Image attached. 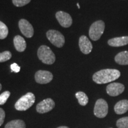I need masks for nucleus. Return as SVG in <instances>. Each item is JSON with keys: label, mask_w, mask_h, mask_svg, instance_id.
I'll list each match as a JSON object with an SVG mask.
<instances>
[{"label": "nucleus", "mask_w": 128, "mask_h": 128, "mask_svg": "<svg viewBox=\"0 0 128 128\" xmlns=\"http://www.w3.org/2000/svg\"><path fill=\"white\" fill-rule=\"evenodd\" d=\"M18 26L22 33L26 38H30L34 34V29L33 26L28 20L22 19L19 21Z\"/></svg>", "instance_id": "obj_8"}, {"label": "nucleus", "mask_w": 128, "mask_h": 128, "mask_svg": "<svg viewBox=\"0 0 128 128\" xmlns=\"http://www.w3.org/2000/svg\"><path fill=\"white\" fill-rule=\"evenodd\" d=\"M35 80L38 83L42 84H48L53 79V75L50 72L40 70L35 74Z\"/></svg>", "instance_id": "obj_9"}, {"label": "nucleus", "mask_w": 128, "mask_h": 128, "mask_svg": "<svg viewBox=\"0 0 128 128\" xmlns=\"http://www.w3.org/2000/svg\"><path fill=\"white\" fill-rule=\"evenodd\" d=\"M31 0H12V3L16 7H23L28 4Z\"/></svg>", "instance_id": "obj_23"}, {"label": "nucleus", "mask_w": 128, "mask_h": 128, "mask_svg": "<svg viewBox=\"0 0 128 128\" xmlns=\"http://www.w3.org/2000/svg\"><path fill=\"white\" fill-rule=\"evenodd\" d=\"M114 60L117 64L120 65H128V51L119 52L115 56Z\"/></svg>", "instance_id": "obj_16"}, {"label": "nucleus", "mask_w": 128, "mask_h": 128, "mask_svg": "<svg viewBox=\"0 0 128 128\" xmlns=\"http://www.w3.org/2000/svg\"><path fill=\"white\" fill-rule=\"evenodd\" d=\"M10 96V92L6 91L0 95V105H3L6 103L8 98Z\"/></svg>", "instance_id": "obj_22"}, {"label": "nucleus", "mask_w": 128, "mask_h": 128, "mask_svg": "<svg viewBox=\"0 0 128 128\" xmlns=\"http://www.w3.org/2000/svg\"><path fill=\"white\" fill-rule=\"evenodd\" d=\"M5 128H26V124L22 120H14L7 123Z\"/></svg>", "instance_id": "obj_17"}, {"label": "nucleus", "mask_w": 128, "mask_h": 128, "mask_svg": "<svg viewBox=\"0 0 128 128\" xmlns=\"http://www.w3.org/2000/svg\"><path fill=\"white\" fill-rule=\"evenodd\" d=\"M57 128H70L67 127V126H60V127H58Z\"/></svg>", "instance_id": "obj_26"}, {"label": "nucleus", "mask_w": 128, "mask_h": 128, "mask_svg": "<svg viewBox=\"0 0 128 128\" xmlns=\"http://www.w3.org/2000/svg\"><path fill=\"white\" fill-rule=\"evenodd\" d=\"M35 102V96L32 92H28L22 96L15 104V108L18 111H26L33 105Z\"/></svg>", "instance_id": "obj_3"}, {"label": "nucleus", "mask_w": 128, "mask_h": 128, "mask_svg": "<svg viewBox=\"0 0 128 128\" xmlns=\"http://www.w3.org/2000/svg\"><path fill=\"white\" fill-rule=\"evenodd\" d=\"M56 18L59 23L64 28L70 27L72 24V18L70 14L64 12H58L56 14Z\"/></svg>", "instance_id": "obj_11"}, {"label": "nucleus", "mask_w": 128, "mask_h": 128, "mask_svg": "<svg viewBox=\"0 0 128 128\" xmlns=\"http://www.w3.org/2000/svg\"><path fill=\"white\" fill-rule=\"evenodd\" d=\"M5 117H6V113H5L4 110L2 108H0V126L4 123Z\"/></svg>", "instance_id": "obj_25"}, {"label": "nucleus", "mask_w": 128, "mask_h": 128, "mask_svg": "<svg viewBox=\"0 0 128 128\" xmlns=\"http://www.w3.org/2000/svg\"><path fill=\"white\" fill-rule=\"evenodd\" d=\"M38 56L40 60L43 63L51 65L55 61V55L50 48L47 46L42 45L39 48L38 51Z\"/></svg>", "instance_id": "obj_2"}, {"label": "nucleus", "mask_w": 128, "mask_h": 128, "mask_svg": "<svg viewBox=\"0 0 128 128\" xmlns=\"http://www.w3.org/2000/svg\"><path fill=\"white\" fill-rule=\"evenodd\" d=\"M115 113L118 114H122L128 110V100H122L119 101L114 106Z\"/></svg>", "instance_id": "obj_14"}, {"label": "nucleus", "mask_w": 128, "mask_h": 128, "mask_svg": "<svg viewBox=\"0 0 128 128\" xmlns=\"http://www.w3.org/2000/svg\"><path fill=\"white\" fill-rule=\"evenodd\" d=\"M105 29V23L103 21L98 20L91 25L89 29V36L90 39L97 41L100 39Z\"/></svg>", "instance_id": "obj_4"}, {"label": "nucleus", "mask_w": 128, "mask_h": 128, "mask_svg": "<svg viewBox=\"0 0 128 128\" xmlns=\"http://www.w3.org/2000/svg\"><path fill=\"white\" fill-rule=\"evenodd\" d=\"M108 104L104 99L100 98L97 100L94 108V113L98 118H104L108 113Z\"/></svg>", "instance_id": "obj_6"}, {"label": "nucleus", "mask_w": 128, "mask_h": 128, "mask_svg": "<svg viewBox=\"0 0 128 128\" xmlns=\"http://www.w3.org/2000/svg\"><path fill=\"white\" fill-rule=\"evenodd\" d=\"M12 54L10 51H4L0 53V62H4L10 60Z\"/></svg>", "instance_id": "obj_21"}, {"label": "nucleus", "mask_w": 128, "mask_h": 128, "mask_svg": "<svg viewBox=\"0 0 128 128\" xmlns=\"http://www.w3.org/2000/svg\"><path fill=\"white\" fill-rule=\"evenodd\" d=\"M124 86L121 83L113 82L108 84L106 87V92L108 95L115 97L120 95L124 92Z\"/></svg>", "instance_id": "obj_10"}, {"label": "nucleus", "mask_w": 128, "mask_h": 128, "mask_svg": "<svg viewBox=\"0 0 128 128\" xmlns=\"http://www.w3.org/2000/svg\"><path fill=\"white\" fill-rule=\"evenodd\" d=\"M14 44L16 49L18 52H23L26 48V43L25 40L19 35L14 37Z\"/></svg>", "instance_id": "obj_15"}, {"label": "nucleus", "mask_w": 128, "mask_h": 128, "mask_svg": "<svg viewBox=\"0 0 128 128\" xmlns=\"http://www.w3.org/2000/svg\"><path fill=\"white\" fill-rule=\"evenodd\" d=\"M1 89H2V86H1V84H0V91L1 90Z\"/></svg>", "instance_id": "obj_27"}, {"label": "nucleus", "mask_w": 128, "mask_h": 128, "mask_svg": "<svg viewBox=\"0 0 128 128\" xmlns=\"http://www.w3.org/2000/svg\"><path fill=\"white\" fill-rule=\"evenodd\" d=\"M79 47L83 54L87 55L92 52V44L87 36H81L79 39Z\"/></svg>", "instance_id": "obj_12"}, {"label": "nucleus", "mask_w": 128, "mask_h": 128, "mask_svg": "<svg viewBox=\"0 0 128 128\" xmlns=\"http://www.w3.org/2000/svg\"><path fill=\"white\" fill-rule=\"evenodd\" d=\"M76 97L78 99V103L80 105L84 106L87 105L88 103V97L87 94L84 92H77L76 94Z\"/></svg>", "instance_id": "obj_18"}, {"label": "nucleus", "mask_w": 128, "mask_h": 128, "mask_svg": "<svg viewBox=\"0 0 128 128\" xmlns=\"http://www.w3.org/2000/svg\"><path fill=\"white\" fill-rule=\"evenodd\" d=\"M77 6H78V8H80V5H79V4H78V3H77Z\"/></svg>", "instance_id": "obj_28"}, {"label": "nucleus", "mask_w": 128, "mask_h": 128, "mask_svg": "<svg viewBox=\"0 0 128 128\" xmlns=\"http://www.w3.org/2000/svg\"><path fill=\"white\" fill-rule=\"evenodd\" d=\"M10 67H11V70H12V72H14L16 73L18 72H20V67L16 63L12 64Z\"/></svg>", "instance_id": "obj_24"}, {"label": "nucleus", "mask_w": 128, "mask_h": 128, "mask_svg": "<svg viewBox=\"0 0 128 128\" xmlns=\"http://www.w3.org/2000/svg\"><path fill=\"white\" fill-rule=\"evenodd\" d=\"M120 76V72L115 69H104L96 72L92 80L98 84H106L115 81Z\"/></svg>", "instance_id": "obj_1"}, {"label": "nucleus", "mask_w": 128, "mask_h": 128, "mask_svg": "<svg viewBox=\"0 0 128 128\" xmlns=\"http://www.w3.org/2000/svg\"><path fill=\"white\" fill-rule=\"evenodd\" d=\"M8 34V29L3 22L0 21V39H4Z\"/></svg>", "instance_id": "obj_19"}, {"label": "nucleus", "mask_w": 128, "mask_h": 128, "mask_svg": "<svg viewBox=\"0 0 128 128\" xmlns=\"http://www.w3.org/2000/svg\"><path fill=\"white\" fill-rule=\"evenodd\" d=\"M116 126L118 128H128V117H124L118 120Z\"/></svg>", "instance_id": "obj_20"}, {"label": "nucleus", "mask_w": 128, "mask_h": 128, "mask_svg": "<svg viewBox=\"0 0 128 128\" xmlns=\"http://www.w3.org/2000/svg\"><path fill=\"white\" fill-rule=\"evenodd\" d=\"M54 101L51 98H46L38 104L36 106V110L39 113H45L50 112L55 107Z\"/></svg>", "instance_id": "obj_7"}, {"label": "nucleus", "mask_w": 128, "mask_h": 128, "mask_svg": "<svg viewBox=\"0 0 128 128\" xmlns=\"http://www.w3.org/2000/svg\"><path fill=\"white\" fill-rule=\"evenodd\" d=\"M108 44L112 47H120L128 44V36L118 37L110 39L108 40Z\"/></svg>", "instance_id": "obj_13"}, {"label": "nucleus", "mask_w": 128, "mask_h": 128, "mask_svg": "<svg viewBox=\"0 0 128 128\" xmlns=\"http://www.w3.org/2000/svg\"><path fill=\"white\" fill-rule=\"evenodd\" d=\"M46 36L48 40L58 48H62L65 44V37L57 30H49L46 33Z\"/></svg>", "instance_id": "obj_5"}]
</instances>
